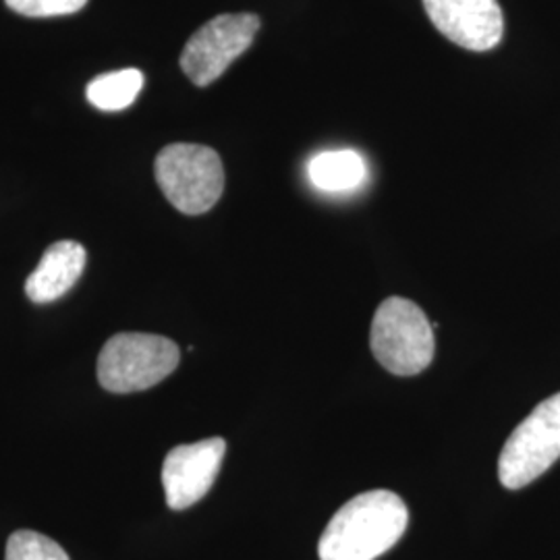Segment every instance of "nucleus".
<instances>
[{"label":"nucleus","instance_id":"f257e3e1","mask_svg":"<svg viewBox=\"0 0 560 560\" xmlns=\"http://www.w3.org/2000/svg\"><path fill=\"white\" fill-rule=\"evenodd\" d=\"M407 504L390 490H372L345 502L326 525L320 560H376L402 538Z\"/></svg>","mask_w":560,"mask_h":560},{"label":"nucleus","instance_id":"f03ea898","mask_svg":"<svg viewBox=\"0 0 560 560\" xmlns=\"http://www.w3.org/2000/svg\"><path fill=\"white\" fill-rule=\"evenodd\" d=\"M370 345L374 358L395 376H416L434 360V328L420 305L388 298L376 310Z\"/></svg>","mask_w":560,"mask_h":560},{"label":"nucleus","instance_id":"7ed1b4c3","mask_svg":"<svg viewBox=\"0 0 560 560\" xmlns=\"http://www.w3.org/2000/svg\"><path fill=\"white\" fill-rule=\"evenodd\" d=\"M177 342L161 335L119 332L106 340L98 358V381L110 393L127 395L156 386L179 365Z\"/></svg>","mask_w":560,"mask_h":560},{"label":"nucleus","instance_id":"20e7f679","mask_svg":"<svg viewBox=\"0 0 560 560\" xmlns=\"http://www.w3.org/2000/svg\"><path fill=\"white\" fill-rule=\"evenodd\" d=\"M164 198L179 212L198 217L221 200L224 168L221 156L200 143H171L154 162Z\"/></svg>","mask_w":560,"mask_h":560},{"label":"nucleus","instance_id":"39448f33","mask_svg":"<svg viewBox=\"0 0 560 560\" xmlns=\"http://www.w3.org/2000/svg\"><path fill=\"white\" fill-rule=\"evenodd\" d=\"M559 459L560 393L541 400L504 442L499 480L509 490H520L538 480Z\"/></svg>","mask_w":560,"mask_h":560},{"label":"nucleus","instance_id":"423d86ee","mask_svg":"<svg viewBox=\"0 0 560 560\" xmlns=\"http://www.w3.org/2000/svg\"><path fill=\"white\" fill-rule=\"evenodd\" d=\"M260 30L254 13H224L201 25L180 55V69L196 85H210L252 46Z\"/></svg>","mask_w":560,"mask_h":560},{"label":"nucleus","instance_id":"0eeeda50","mask_svg":"<svg viewBox=\"0 0 560 560\" xmlns=\"http://www.w3.org/2000/svg\"><path fill=\"white\" fill-rule=\"evenodd\" d=\"M224 453L226 442L219 436L175 446L162 463L166 504L173 511H183L200 502L214 486Z\"/></svg>","mask_w":560,"mask_h":560},{"label":"nucleus","instance_id":"6e6552de","mask_svg":"<svg viewBox=\"0 0 560 560\" xmlns=\"http://www.w3.org/2000/svg\"><path fill=\"white\" fill-rule=\"evenodd\" d=\"M423 9L442 36L460 48L486 52L501 44L504 20L497 0H423Z\"/></svg>","mask_w":560,"mask_h":560},{"label":"nucleus","instance_id":"1a4fd4ad","mask_svg":"<svg viewBox=\"0 0 560 560\" xmlns=\"http://www.w3.org/2000/svg\"><path fill=\"white\" fill-rule=\"evenodd\" d=\"M85 268V247L78 241L52 243L36 270L25 280V293L34 303L57 301L73 289Z\"/></svg>","mask_w":560,"mask_h":560},{"label":"nucleus","instance_id":"9d476101","mask_svg":"<svg viewBox=\"0 0 560 560\" xmlns=\"http://www.w3.org/2000/svg\"><path fill=\"white\" fill-rule=\"evenodd\" d=\"M307 175L320 191L347 194L365 183L368 164L355 150H326L310 161Z\"/></svg>","mask_w":560,"mask_h":560},{"label":"nucleus","instance_id":"9b49d317","mask_svg":"<svg viewBox=\"0 0 560 560\" xmlns=\"http://www.w3.org/2000/svg\"><path fill=\"white\" fill-rule=\"evenodd\" d=\"M143 88V73L140 69H122L104 73L88 83V102L106 113H117L131 106Z\"/></svg>","mask_w":560,"mask_h":560},{"label":"nucleus","instance_id":"f8f14e48","mask_svg":"<svg viewBox=\"0 0 560 560\" xmlns=\"http://www.w3.org/2000/svg\"><path fill=\"white\" fill-rule=\"evenodd\" d=\"M4 560H71L59 544L38 532L21 529L7 541Z\"/></svg>","mask_w":560,"mask_h":560},{"label":"nucleus","instance_id":"ddd939ff","mask_svg":"<svg viewBox=\"0 0 560 560\" xmlns=\"http://www.w3.org/2000/svg\"><path fill=\"white\" fill-rule=\"evenodd\" d=\"M7 7L25 18H59L78 13L88 0H4Z\"/></svg>","mask_w":560,"mask_h":560}]
</instances>
